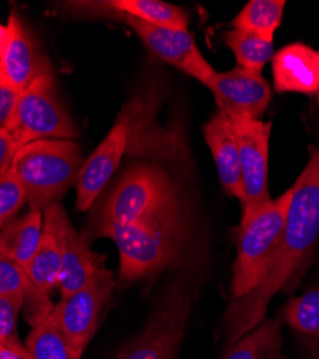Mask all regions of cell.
I'll list each match as a JSON object with an SVG mask.
<instances>
[{
	"label": "cell",
	"mask_w": 319,
	"mask_h": 359,
	"mask_svg": "<svg viewBox=\"0 0 319 359\" xmlns=\"http://www.w3.org/2000/svg\"><path fill=\"white\" fill-rule=\"evenodd\" d=\"M25 273L36 293L46 299L55 287L60 286L61 255L56 238L49 231L43 230L41 243Z\"/></svg>",
	"instance_id": "21"
},
{
	"label": "cell",
	"mask_w": 319,
	"mask_h": 359,
	"mask_svg": "<svg viewBox=\"0 0 319 359\" xmlns=\"http://www.w3.org/2000/svg\"><path fill=\"white\" fill-rule=\"evenodd\" d=\"M208 88L215 95L219 111L229 118L259 119L272 98L266 79L240 67L229 72H216Z\"/></svg>",
	"instance_id": "13"
},
{
	"label": "cell",
	"mask_w": 319,
	"mask_h": 359,
	"mask_svg": "<svg viewBox=\"0 0 319 359\" xmlns=\"http://www.w3.org/2000/svg\"><path fill=\"white\" fill-rule=\"evenodd\" d=\"M25 346L32 359H81L52 313L32 326Z\"/></svg>",
	"instance_id": "22"
},
{
	"label": "cell",
	"mask_w": 319,
	"mask_h": 359,
	"mask_svg": "<svg viewBox=\"0 0 319 359\" xmlns=\"http://www.w3.org/2000/svg\"><path fill=\"white\" fill-rule=\"evenodd\" d=\"M26 203V193L12 171L0 177V229L6 226Z\"/></svg>",
	"instance_id": "26"
},
{
	"label": "cell",
	"mask_w": 319,
	"mask_h": 359,
	"mask_svg": "<svg viewBox=\"0 0 319 359\" xmlns=\"http://www.w3.org/2000/svg\"><path fill=\"white\" fill-rule=\"evenodd\" d=\"M319 238V147L292 186L285 227L275 256L260 285L236 301L227 312L229 346L264 320L271 299L298 279Z\"/></svg>",
	"instance_id": "1"
},
{
	"label": "cell",
	"mask_w": 319,
	"mask_h": 359,
	"mask_svg": "<svg viewBox=\"0 0 319 359\" xmlns=\"http://www.w3.org/2000/svg\"><path fill=\"white\" fill-rule=\"evenodd\" d=\"M282 319L291 327L308 359H319V286L292 297L282 309Z\"/></svg>",
	"instance_id": "17"
},
{
	"label": "cell",
	"mask_w": 319,
	"mask_h": 359,
	"mask_svg": "<svg viewBox=\"0 0 319 359\" xmlns=\"http://www.w3.org/2000/svg\"><path fill=\"white\" fill-rule=\"evenodd\" d=\"M90 5L115 19L118 16H133L156 26L171 29H187L189 26L186 11L161 0H111V2H91Z\"/></svg>",
	"instance_id": "18"
},
{
	"label": "cell",
	"mask_w": 319,
	"mask_h": 359,
	"mask_svg": "<svg viewBox=\"0 0 319 359\" xmlns=\"http://www.w3.org/2000/svg\"><path fill=\"white\" fill-rule=\"evenodd\" d=\"M43 233V213L32 210L20 219L11 220L0 229V238L6 257L26 272Z\"/></svg>",
	"instance_id": "19"
},
{
	"label": "cell",
	"mask_w": 319,
	"mask_h": 359,
	"mask_svg": "<svg viewBox=\"0 0 319 359\" xmlns=\"http://www.w3.org/2000/svg\"><path fill=\"white\" fill-rule=\"evenodd\" d=\"M97 233L117 245L123 282L142 279L172 264L182 256L184 242L180 234L130 224L97 227Z\"/></svg>",
	"instance_id": "7"
},
{
	"label": "cell",
	"mask_w": 319,
	"mask_h": 359,
	"mask_svg": "<svg viewBox=\"0 0 319 359\" xmlns=\"http://www.w3.org/2000/svg\"><path fill=\"white\" fill-rule=\"evenodd\" d=\"M114 289V275L104 266L88 283L62 297L50 312L81 356L97 332Z\"/></svg>",
	"instance_id": "8"
},
{
	"label": "cell",
	"mask_w": 319,
	"mask_h": 359,
	"mask_svg": "<svg viewBox=\"0 0 319 359\" xmlns=\"http://www.w3.org/2000/svg\"><path fill=\"white\" fill-rule=\"evenodd\" d=\"M8 26L11 41L0 61V81L22 93L39 76L53 72V68L34 32L16 12L11 13Z\"/></svg>",
	"instance_id": "14"
},
{
	"label": "cell",
	"mask_w": 319,
	"mask_h": 359,
	"mask_svg": "<svg viewBox=\"0 0 319 359\" xmlns=\"http://www.w3.org/2000/svg\"><path fill=\"white\" fill-rule=\"evenodd\" d=\"M4 257H6V255H5V250H4V245H2V238H0V259H4Z\"/></svg>",
	"instance_id": "30"
},
{
	"label": "cell",
	"mask_w": 319,
	"mask_h": 359,
	"mask_svg": "<svg viewBox=\"0 0 319 359\" xmlns=\"http://www.w3.org/2000/svg\"><path fill=\"white\" fill-rule=\"evenodd\" d=\"M316 97H318V102H319V94H318V95H316Z\"/></svg>",
	"instance_id": "31"
},
{
	"label": "cell",
	"mask_w": 319,
	"mask_h": 359,
	"mask_svg": "<svg viewBox=\"0 0 319 359\" xmlns=\"http://www.w3.org/2000/svg\"><path fill=\"white\" fill-rule=\"evenodd\" d=\"M279 320H262L236 344L229 346L220 359H289L282 353Z\"/></svg>",
	"instance_id": "20"
},
{
	"label": "cell",
	"mask_w": 319,
	"mask_h": 359,
	"mask_svg": "<svg viewBox=\"0 0 319 359\" xmlns=\"http://www.w3.org/2000/svg\"><path fill=\"white\" fill-rule=\"evenodd\" d=\"M19 145L8 130H0V177L11 171V165Z\"/></svg>",
	"instance_id": "28"
},
{
	"label": "cell",
	"mask_w": 319,
	"mask_h": 359,
	"mask_svg": "<svg viewBox=\"0 0 319 359\" xmlns=\"http://www.w3.org/2000/svg\"><path fill=\"white\" fill-rule=\"evenodd\" d=\"M83 163L75 141L38 140L19 147L11 171L26 193V203L43 213L76 184Z\"/></svg>",
	"instance_id": "3"
},
{
	"label": "cell",
	"mask_w": 319,
	"mask_h": 359,
	"mask_svg": "<svg viewBox=\"0 0 319 359\" xmlns=\"http://www.w3.org/2000/svg\"><path fill=\"white\" fill-rule=\"evenodd\" d=\"M273 85L278 93L319 94V50L291 43L272 57Z\"/></svg>",
	"instance_id": "15"
},
{
	"label": "cell",
	"mask_w": 319,
	"mask_h": 359,
	"mask_svg": "<svg viewBox=\"0 0 319 359\" xmlns=\"http://www.w3.org/2000/svg\"><path fill=\"white\" fill-rule=\"evenodd\" d=\"M19 93L0 81V130H6L16 108Z\"/></svg>",
	"instance_id": "27"
},
{
	"label": "cell",
	"mask_w": 319,
	"mask_h": 359,
	"mask_svg": "<svg viewBox=\"0 0 319 359\" xmlns=\"http://www.w3.org/2000/svg\"><path fill=\"white\" fill-rule=\"evenodd\" d=\"M227 46L233 50L238 67L260 74L275 55L273 42H268L242 29H231L224 35Z\"/></svg>",
	"instance_id": "24"
},
{
	"label": "cell",
	"mask_w": 319,
	"mask_h": 359,
	"mask_svg": "<svg viewBox=\"0 0 319 359\" xmlns=\"http://www.w3.org/2000/svg\"><path fill=\"white\" fill-rule=\"evenodd\" d=\"M292 187L271 200L239 226L238 255L231 278V301L254 290L269 271L285 227Z\"/></svg>",
	"instance_id": "4"
},
{
	"label": "cell",
	"mask_w": 319,
	"mask_h": 359,
	"mask_svg": "<svg viewBox=\"0 0 319 359\" xmlns=\"http://www.w3.org/2000/svg\"><path fill=\"white\" fill-rule=\"evenodd\" d=\"M117 19L127 23L146 48L161 61L176 67L206 86L215 76L216 71L201 55L189 29L156 26L133 16H118Z\"/></svg>",
	"instance_id": "12"
},
{
	"label": "cell",
	"mask_w": 319,
	"mask_h": 359,
	"mask_svg": "<svg viewBox=\"0 0 319 359\" xmlns=\"http://www.w3.org/2000/svg\"><path fill=\"white\" fill-rule=\"evenodd\" d=\"M205 138L210 148L220 183L227 196L245 203V187L240 170L239 147L230 118L217 111L205 126Z\"/></svg>",
	"instance_id": "16"
},
{
	"label": "cell",
	"mask_w": 319,
	"mask_h": 359,
	"mask_svg": "<svg viewBox=\"0 0 319 359\" xmlns=\"http://www.w3.org/2000/svg\"><path fill=\"white\" fill-rule=\"evenodd\" d=\"M233 126L245 187V203L242 204V220H249L260 207L269 203L268 158L272 123L252 118H230Z\"/></svg>",
	"instance_id": "9"
},
{
	"label": "cell",
	"mask_w": 319,
	"mask_h": 359,
	"mask_svg": "<svg viewBox=\"0 0 319 359\" xmlns=\"http://www.w3.org/2000/svg\"><path fill=\"white\" fill-rule=\"evenodd\" d=\"M43 230L53 234L61 255L60 290L62 297L88 283L104 267V256L94 253L85 238L74 229L61 203L43 212Z\"/></svg>",
	"instance_id": "11"
},
{
	"label": "cell",
	"mask_w": 319,
	"mask_h": 359,
	"mask_svg": "<svg viewBox=\"0 0 319 359\" xmlns=\"http://www.w3.org/2000/svg\"><path fill=\"white\" fill-rule=\"evenodd\" d=\"M11 41V31H9V26L8 25H0V61H2V57L8 49Z\"/></svg>",
	"instance_id": "29"
},
{
	"label": "cell",
	"mask_w": 319,
	"mask_h": 359,
	"mask_svg": "<svg viewBox=\"0 0 319 359\" xmlns=\"http://www.w3.org/2000/svg\"><path fill=\"white\" fill-rule=\"evenodd\" d=\"M190 311V289L183 280L174 282L160 296L146 327L115 359H174L183 342Z\"/></svg>",
	"instance_id": "6"
},
{
	"label": "cell",
	"mask_w": 319,
	"mask_h": 359,
	"mask_svg": "<svg viewBox=\"0 0 319 359\" xmlns=\"http://www.w3.org/2000/svg\"><path fill=\"white\" fill-rule=\"evenodd\" d=\"M23 305V294L0 297V345L20 355L23 359H32L18 335V316Z\"/></svg>",
	"instance_id": "25"
},
{
	"label": "cell",
	"mask_w": 319,
	"mask_h": 359,
	"mask_svg": "<svg viewBox=\"0 0 319 359\" xmlns=\"http://www.w3.org/2000/svg\"><path fill=\"white\" fill-rule=\"evenodd\" d=\"M285 5L286 2L283 0H250L231 22V26L273 42V36L282 22Z\"/></svg>",
	"instance_id": "23"
},
{
	"label": "cell",
	"mask_w": 319,
	"mask_h": 359,
	"mask_svg": "<svg viewBox=\"0 0 319 359\" xmlns=\"http://www.w3.org/2000/svg\"><path fill=\"white\" fill-rule=\"evenodd\" d=\"M140 114L137 100L133 101L121 115L111 131L97 147L88 160H85L76 182V208L86 212L95 203L97 197L105 189L114 171L120 165L131 134Z\"/></svg>",
	"instance_id": "10"
},
{
	"label": "cell",
	"mask_w": 319,
	"mask_h": 359,
	"mask_svg": "<svg viewBox=\"0 0 319 359\" xmlns=\"http://www.w3.org/2000/svg\"><path fill=\"white\" fill-rule=\"evenodd\" d=\"M19 147L38 140H72L79 131L57 95L53 72H48L19 93L6 127Z\"/></svg>",
	"instance_id": "5"
},
{
	"label": "cell",
	"mask_w": 319,
	"mask_h": 359,
	"mask_svg": "<svg viewBox=\"0 0 319 359\" xmlns=\"http://www.w3.org/2000/svg\"><path fill=\"white\" fill-rule=\"evenodd\" d=\"M111 224L141 226L184 236V210L177 187L158 167L130 168L100 207L97 227Z\"/></svg>",
	"instance_id": "2"
}]
</instances>
